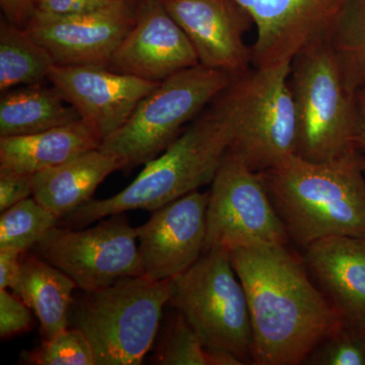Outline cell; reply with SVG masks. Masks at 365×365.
Instances as JSON below:
<instances>
[{
    "instance_id": "14",
    "label": "cell",
    "mask_w": 365,
    "mask_h": 365,
    "mask_svg": "<svg viewBox=\"0 0 365 365\" xmlns=\"http://www.w3.org/2000/svg\"><path fill=\"white\" fill-rule=\"evenodd\" d=\"M193 46L199 63L237 76L253 67L246 34L254 21L237 0H162Z\"/></svg>"
},
{
    "instance_id": "29",
    "label": "cell",
    "mask_w": 365,
    "mask_h": 365,
    "mask_svg": "<svg viewBox=\"0 0 365 365\" xmlns=\"http://www.w3.org/2000/svg\"><path fill=\"white\" fill-rule=\"evenodd\" d=\"M33 197V175L0 170V211Z\"/></svg>"
},
{
    "instance_id": "17",
    "label": "cell",
    "mask_w": 365,
    "mask_h": 365,
    "mask_svg": "<svg viewBox=\"0 0 365 365\" xmlns=\"http://www.w3.org/2000/svg\"><path fill=\"white\" fill-rule=\"evenodd\" d=\"M304 262L344 322L365 326V237L319 240Z\"/></svg>"
},
{
    "instance_id": "12",
    "label": "cell",
    "mask_w": 365,
    "mask_h": 365,
    "mask_svg": "<svg viewBox=\"0 0 365 365\" xmlns=\"http://www.w3.org/2000/svg\"><path fill=\"white\" fill-rule=\"evenodd\" d=\"M257 31L253 67L292 62L295 55L332 30L347 0H237Z\"/></svg>"
},
{
    "instance_id": "11",
    "label": "cell",
    "mask_w": 365,
    "mask_h": 365,
    "mask_svg": "<svg viewBox=\"0 0 365 365\" xmlns=\"http://www.w3.org/2000/svg\"><path fill=\"white\" fill-rule=\"evenodd\" d=\"M135 23V4L117 0L86 13L35 11L25 26L59 66H109L113 54Z\"/></svg>"
},
{
    "instance_id": "23",
    "label": "cell",
    "mask_w": 365,
    "mask_h": 365,
    "mask_svg": "<svg viewBox=\"0 0 365 365\" xmlns=\"http://www.w3.org/2000/svg\"><path fill=\"white\" fill-rule=\"evenodd\" d=\"M327 37L347 85L354 93L365 90V0H347Z\"/></svg>"
},
{
    "instance_id": "8",
    "label": "cell",
    "mask_w": 365,
    "mask_h": 365,
    "mask_svg": "<svg viewBox=\"0 0 365 365\" xmlns=\"http://www.w3.org/2000/svg\"><path fill=\"white\" fill-rule=\"evenodd\" d=\"M290 62L232 78L237 113L228 150L250 169L264 172L297 155V121L289 85Z\"/></svg>"
},
{
    "instance_id": "32",
    "label": "cell",
    "mask_w": 365,
    "mask_h": 365,
    "mask_svg": "<svg viewBox=\"0 0 365 365\" xmlns=\"http://www.w3.org/2000/svg\"><path fill=\"white\" fill-rule=\"evenodd\" d=\"M4 18L21 26H25L36 9V0H0Z\"/></svg>"
},
{
    "instance_id": "35",
    "label": "cell",
    "mask_w": 365,
    "mask_h": 365,
    "mask_svg": "<svg viewBox=\"0 0 365 365\" xmlns=\"http://www.w3.org/2000/svg\"><path fill=\"white\" fill-rule=\"evenodd\" d=\"M130 1L134 2V4H136V2L141 1V0H130Z\"/></svg>"
},
{
    "instance_id": "3",
    "label": "cell",
    "mask_w": 365,
    "mask_h": 365,
    "mask_svg": "<svg viewBox=\"0 0 365 365\" xmlns=\"http://www.w3.org/2000/svg\"><path fill=\"white\" fill-rule=\"evenodd\" d=\"M290 240L365 237V173L359 150L330 162L294 155L260 172Z\"/></svg>"
},
{
    "instance_id": "6",
    "label": "cell",
    "mask_w": 365,
    "mask_h": 365,
    "mask_svg": "<svg viewBox=\"0 0 365 365\" xmlns=\"http://www.w3.org/2000/svg\"><path fill=\"white\" fill-rule=\"evenodd\" d=\"M235 76L198 64L160 81L139 103L126 123L100 150L121 158L131 170L160 155L232 83Z\"/></svg>"
},
{
    "instance_id": "15",
    "label": "cell",
    "mask_w": 365,
    "mask_h": 365,
    "mask_svg": "<svg viewBox=\"0 0 365 365\" xmlns=\"http://www.w3.org/2000/svg\"><path fill=\"white\" fill-rule=\"evenodd\" d=\"M49 83L105 140L121 128L139 103L160 83L120 73L98 66H59Z\"/></svg>"
},
{
    "instance_id": "20",
    "label": "cell",
    "mask_w": 365,
    "mask_h": 365,
    "mask_svg": "<svg viewBox=\"0 0 365 365\" xmlns=\"http://www.w3.org/2000/svg\"><path fill=\"white\" fill-rule=\"evenodd\" d=\"M78 285L58 268L36 254L24 253L14 294L33 309L46 339L69 327V312Z\"/></svg>"
},
{
    "instance_id": "19",
    "label": "cell",
    "mask_w": 365,
    "mask_h": 365,
    "mask_svg": "<svg viewBox=\"0 0 365 365\" xmlns=\"http://www.w3.org/2000/svg\"><path fill=\"white\" fill-rule=\"evenodd\" d=\"M121 158L98 148L33 175V197L59 220L91 200L106 178L124 170Z\"/></svg>"
},
{
    "instance_id": "30",
    "label": "cell",
    "mask_w": 365,
    "mask_h": 365,
    "mask_svg": "<svg viewBox=\"0 0 365 365\" xmlns=\"http://www.w3.org/2000/svg\"><path fill=\"white\" fill-rule=\"evenodd\" d=\"M117 0H36L35 11L47 14H74L96 11Z\"/></svg>"
},
{
    "instance_id": "28",
    "label": "cell",
    "mask_w": 365,
    "mask_h": 365,
    "mask_svg": "<svg viewBox=\"0 0 365 365\" xmlns=\"http://www.w3.org/2000/svg\"><path fill=\"white\" fill-rule=\"evenodd\" d=\"M32 324L30 307L7 289H0V337L9 339L28 332Z\"/></svg>"
},
{
    "instance_id": "13",
    "label": "cell",
    "mask_w": 365,
    "mask_h": 365,
    "mask_svg": "<svg viewBox=\"0 0 365 365\" xmlns=\"http://www.w3.org/2000/svg\"><path fill=\"white\" fill-rule=\"evenodd\" d=\"M208 192L200 190L173 201L136 227L143 275L153 280L173 279L204 253Z\"/></svg>"
},
{
    "instance_id": "27",
    "label": "cell",
    "mask_w": 365,
    "mask_h": 365,
    "mask_svg": "<svg viewBox=\"0 0 365 365\" xmlns=\"http://www.w3.org/2000/svg\"><path fill=\"white\" fill-rule=\"evenodd\" d=\"M304 364L365 365V326L344 322L314 348Z\"/></svg>"
},
{
    "instance_id": "9",
    "label": "cell",
    "mask_w": 365,
    "mask_h": 365,
    "mask_svg": "<svg viewBox=\"0 0 365 365\" xmlns=\"http://www.w3.org/2000/svg\"><path fill=\"white\" fill-rule=\"evenodd\" d=\"M289 240L260 173L227 150L209 190L204 253L287 245Z\"/></svg>"
},
{
    "instance_id": "24",
    "label": "cell",
    "mask_w": 365,
    "mask_h": 365,
    "mask_svg": "<svg viewBox=\"0 0 365 365\" xmlns=\"http://www.w3.org/2000/svg\"><path fill=\"white\" fill-rule=\"evenodd\" d=\"M59 220L34 197L14 204L0 216V250L26 253L58 225Z\"/></svg>"
},
{
    "instance_id": "33",
    "label": "cell",
    "mask_w": 365,
    "mask_h": 365,
    "mask_svg": "<svg viewBox=\"0 0 365 365\" xmlns=\"http://www.w3.org/2000/svg\"><path fill=\"white\" fill-rule=\"evenodd\" d=\"M357 101V138L356 148L361 158L365 173V90L356 93Z\"/></svg>"
},
{
    "instance_id": "10",
    "label": "cell",
    "mask_w": 365,
    "mask_h": 365,
    "mask_svg": "<svg viewBox=\"0 0 365 365\" xmlns=\"http://www.w3.org/2000/svg\"><path fill=\"white\" fill-rule=\"evenodd\" d=\"M109 217L86 230L56 225L34 247V254L68 275L83 292L143 275L136 227L123 213Z\"/></svg>"
},
{
    "instance_id": "4",
    "label": "cell",
    "mask_w": 365,
    "mask_h": 365,
    "mask_svg": "<svg viewBox=\"0 0 365 365\" xmlns=\"http://www.w3.org/2000/svg\"><path fill=\"white\" fill-rule=\"evenodd\" d=\"M297 121V155L323 163L356 151L357 101L328 37L304 47L290 62Z\"/></svg>"
},
{
    "instance_id": "26",
    "label": "cell",
    "mask_w": 365,
    "mask_h": 365,
    "mask_svg": "<svg viewBox=\"0 0 365 365\" xmlns=\"http://www.w3.org/2000/svg\"><path fill=\"white\" fill-rule=\"evenodd\" d=\"M177 313L163 331L153 364L206 365L205 347L182 314Z\"/></svg>"
},
{
    "instance_id": "34",
    "label": "cell",
    "mask_w": 365,
    "mask_h": 365,
    "mask_svg": "<svg viewBox=\"0 0 365 365\" xmlns=\"http://www.w3.org/2000/svg\"><path fill=\"white\" fill-rule=\"evenodd\" d=\"M206 365H244L242 359L234 353L222 349L205 348Z\"/></svg>"
},
{
    "instance_id": "2",
    "label": "cell",
    "mask_w": 365,
    "mask_h": 365,
    "mask_svg": "<svg viewBox=\"0 0 365 365\" xmlns=\"http://www.w3.org/2000/svg\"><path fill=\"white\" fill-rule=\"evenodd\" d=\"M237 98L232 83L160 155L144 165L136 179L116 195L91 199L59 220L83 228L131 210H158L210 184L234 138Z\"/></svg>"
},
{
    "instance_id": "7",
    "label": "cell",
    "mask_w": 365,
    "mask_h": 365,
    "mask_svg": "<svg viewBox=\"0 0 365 365\" xmlns=\"http://www.w3.org/2000/svg\"><path fill=\"white\" fill-rule=\"evenodd\" d=\"M168 306L188 322L204 347L227 350L252 364L251 318L246 292L230 251L205 252L172 279Z\"/></svg>"
},
{
    "instance_id": "22",
    "label": "cell",
    "mask_w": 365,
    "mask_h": 365,
    "mask_svg": "<svg viewBox=\"0 0 365 365\" xmlns=\"http://www.w3.org/2000/svg\"><path fill=\"white\" fill-rule=\"evenodd\" d=\"M54 59L25 26L0 21V91L49 81Z\"/></svg>"
},
{
    "instance_id": "16",
    "label": "cell",
    "mask_w": 365,
    "mask_h": 365,
    "mask_svg": "<svg viewBox=\"0 0 365 365\" xmlns=\"http://www.w3.org/2000/svg\"><path fill=\"white\" fill-rule=\"evenodd\" d=\"M198 64L195 49L162 0H141L135 4V23L118 46L108 67L160 83Z\"/></svg>"
},
{
    "instance_id": "25",
    "label": "cell",
    "mask_w": 365,
    "mask_h": 365,
    "mask_svg": "<svg viewBox=\"0 0 365 365\" xmlns=\"http://www.w3.org/2000/svg\"><path fill=\"white\" fill-rule=\"evenodd\" d=\"M21 360L37 365H97L90 341L73 327L46 339L40 347L21 353Z\"/></svg>"
},
{
    "instance_id": "18",
    "label": "cell",
    "mask_w": 365,
    "mask_h": 365,
    "mask_svg": "<svg viewBox=\"0 0 365 365\" xmlns=\"http://www.w3.org/2000/svg\"><path fill=\"white\" fill-rule=\"evenodd\" d=\"M102 143L83 119L39 133L0 137V170L34 175L98 150Z\"/></svg>"
},
{
    "instance_id": "5",
    "label": "cell",
    "mask_w": 365,
    "mask_h": 365,
    "mask_svg": "<svg viewBox=\"0 0 365 365\" xmlns=\"http://www.w3.org/2000/svg\"><path fill=\"white\" fill-rule=\"evenodd\" d=\"M172 279L121 278L74 300L69 326L90 341L97 365H139L157 338Z\"/></svg>"
},
{
    "instance_id": "31",
    "label": "cell",
    "mask_w": 365,
    "mask_h": 365,
    "mask_svg": "<svg viewBox=\"0 0 365 365\" xmlns=\"http://www.w3.org/2000/svg\"><path fill=\"white\" fill-rule=\"evenodd\" d=\"M24 253L14 250H0V289H13L21 272Z\"/></svg>"
},
{
    "instance_id": "21",
    "label": "cell",
    "mask_w": 365,
    "mask_h": 365,
    "mask_svg": "<svg viewBox=\"0 0 365 365\" xmlns=\"http://www.w3.org/2000/svg\"><path fill=\"white\" fill-rule=\"evenodd\" d=\"M81 119L78 112L53 85L36 83L1 93L0 137L39 133Z\"/></svg>"
},
{
    "instance_id": "1",
    "label": "cell",
    "mask_w": 365,
    "mask_h": 365,
    "mask_svg": "<svg viewBox=\"0 0 365 365\" xmlns=\"http://www.w3.org/2000/svg\"><path fill=\"white\" fill-rule=\"evenodd\" d=\"M248 300L252 364L297 365L344 319L287 245L230 250Z\"/></svg>"
}]
</instances>
